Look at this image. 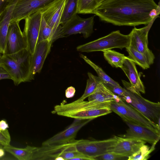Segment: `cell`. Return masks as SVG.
Listing matches in <instances>:
<instances>
[{
	"mask_svg": "<svg viewBox=\"0 0 160 160\" xmlns=\"http://www.w3.org/2000/svg\"><path fill=\"white\" fill-rule=\"evenodd\" d=\"M159 2L154 0H106L93 13L102 21L115 25L135 26L147 25L158 17Z\"/></svg>",
	"mask_w": 160,
	"mask_h": 160,
	"instance_id": "6da1fadb",
	"label": "cell"
},
{
	"mask_svg": "<svg viewBox=\"0 0 160 160\" xmlns=\"http://www.w3.org/2000/svg\"><path fill=\"white\" fill-rule=\"evenodd\" d=\"M110 102H101L78 99L70 103L55 106L52 112L75 119L92 120L111 113Z\"/></svg>",
	"mask_w": 160,
	"mask_h": 160,
	"instance_id": "7a4b0ae2",
	"label": "cell"
},
{
	"mask_svg": "<svg viewBox=\"0 0 160 160\" xmlns=\"http://www.w3.org/2000/svg\"><path fill=\"white\" fill-rule=\"evenodd\" d=\"M31 54L27 48L0 56V66L9 73L15 85L33 79L31 72Z\"/></svg>",
	"mask_w": 160,
	"mask_h": 160,
	"instance_id": "3957f363",
	"label": "cell"
},
{
	"mask_svg": "<svg viewBox=\"0 0 160 160\" xmlns=\"http://www.w3.org/2000/svg\"><path fill=\"white\" fill-rule=\"evenodd\" d=\"M124 96L121 98L150 121L160 127V103L151 102L143 98L140 93L124 88Z\"/></svg>",
	"mask_w": 160,
	"mask_h": 160,
	"instance_id": "277c9868",
	"label": "cell"
},
{
	"mask_svg": "<svg viewBox=\"0 0 160 160\" xmlns=\"http://www.w3.org/2000/svg\"><path fill=\"white\" fill-rule=\"evenodd\" d=\"M129 44V34H123L119 30H117L103 37L78 46L76 49L78 51L82 52H103L114 48L122 49L128 47Z\"/></svg>",
	"mask_w": 160,
	"mask_h": 160,
	"instance_id": "5b68a950",
	"label": "cell"
},
{
	"mask_svg": "<svg viewBox=\"0 0 160 160\" xmlns=\"http://www.w3.org/2000/svg\"><path fill=\"white\" fill-rule=\"evenodd\" d=\"M109 108L124 120L144 126L160 132V127L150 121L120 97L110 102Z\"/></svg>",
	"mask_w": 160,
	"mask_h": 160,
	"instance_id": "8992f818",
	"label": "cell"
},
{
	"mask_svg": "<svg viewBox=\"0 0 160 160\" xmlns=\"http://www.w3.org/2000/svg\"><path fill=\"white\" fill-rule=\"evenodd\" d=\"M118 139V136H114L102 140H75L73 143L77 151L95 160L97 157L108 152L109 149L115 144Z\"/></svg>",
	"mask_w": 160,
	"mask_h": 160,
	"instance_id": "52a82bcc",
	"label": "cell"
},
{
	"mask_svg": "<svg viewBox=\"0 0 160 160\" xmlns=\"http://www.w3.org/2000/svg\"><path fill=\"white\" fill-rule=\"evenodd\" d=\"M158 17L155 18L146 26L140 28H133L129 34V45L142 53L150 65L154 63L155 56L148 48V35L154 22Z\"/></svg>",
	"mask_w": 160,
	"mask_h": 160,
	"instance_id": "ba28073f",
	"label": "cell"
},
{
	"mask_svg": "<svg viewBox=\"0 0 160 160\" xmlns=\"http://www.w3.org/2000/svg\"><path fill=\"white\" fill-rule=\"evenodd\" d=\"M57 0H17L13 9L11 22H19L41 10Z\"/></svg>",
	"mask_w": 160,
	"mask_h": 160,
	"instance_id": "9c48e42d",
	"label": "cell"
},
{
	"mask_svg": "<svg viewBox=\"0 0 160 160\" xmlns=\"http://www.w3.org/2000/svg\"><path fill=\"white\" fill-rule=\"evenodd\" d=\"M94 24V16L84 18H81L77 14L62 26L63 36L64 37L79 33L82 34L84 38H87L93 32Z\"/></svg>",
	"mask_w": 160,
	"mask_h": 160,
	"instance_id": "30bf717a",
	"label": "cell"
},
{
	"mask_svg": "<svg viewBox=\"0 0 160 160\" xmlns=\"http://www.w3.org/2000/svg\"><path fill=\"white\" fill-rule=\"evenodd\" d=\"M42 18L41 10L27 16L25 22L23 34L26 39L27 49L32 54L38 43Z\"/></svg>",
	"mask_w": 160,
	"mask_h": 160,
	"instance_id": "8fae6325",
	"label": "cell"
},
{
	"mask_svg": "<svg viewBox=\"0 0 160 160\" xmlns=\"http://www.w3.org/2000/svg\"><path fill=\"white\" fill-rule=\"evenodd\" d=\"M26 39L19 26V22H11L4 53L9 54L27 48Z\"/></svg>",
	"mask_w": 160,
	"mask_h": 160,
	"instance_id": "7c38bea8",
	"label": "cell"
},
{
	"mask_svg": "<svg viewBox=\"0 0 160 160\" xmlns=\"http://www.w3.org/2000/svg\"><path fill=\"white\" fill-rule=\"evenodd\" d=\"M91 120L76 119L66 129L43 142L42 146L57 145L73 141L79 131Z\"/></svg>",
	"mask_w": 160,
	"mask_h": 160,
	"instance_id": "4fadbf2b",
	"label": "cell"
},
{
	"mask_svg": "<svg viewBox=\"0 0 160 160\" xmlns=\"http://www.w3.org/2000/svg\"><path fill=\"white\" fill-rule=\"evenodd\" d=\"M128 128L124 134L119 135L124 138L139 139L152 144H156L160 138V132L147 127L124 120Z\"/></svg>",
	"mask_w": 160,
	"mask_h": 160,
	"instance_id": "5bb4252c",
	"label": "cell"
},
{
	"mask_svg": "<svg viewBox=\"0 0 160 160\" xmlns=\"http://www.w3.org/2000/svg\"><path fill=\"white\" fill-rule=\"evenodd\" d=\"M66 0H57L41 10L42 17L48 25L56 30L60 28V19Z\"/></svg>",
	"mask_w": 160,
	"mask_h": 160,
	"instance_id": "9a60e30c",
	"label": "cell"
},
{
	"mask_svg": "<svg viewBox=\"0 0 160 160\" xmlns=\"http://www.w3.org/2000/svg\"><path fill=\"white\" fill-rule=\"evenodd\" d=\"M53 42L46 40L37 43L33 53L31 54V72L32 75L40 72L44 61L50 51Z\"/></svg>",
	"mask_w": 160,
	"mask_h": 160,
	"instance_id": "2e32d148",
	"label": "cell"
},
{
	"mask_svg": "<svg viewBox=\"0 0 160 160\" xmlns=\"http://www.w3.org/2000/svg\"><path fill=\"white\" fill-rule=\"evenodd\" d=\"M115 144L108 152H112L129 156L138 151L146 142L139 139L118 136Z\"/></svg>",
	"mask_w": 160,
	"mask_h": 160,
	"instance_id": "e0dca14e",
	"label": "cell"
},
{
	"mask_svg": "<svg viewBox=\"0 0 160 160\" xmlns=\"http://www.w3.org/2000/svg\"><path fill=\"white\" fill-rule=\"evenodd\" d=\"M136 65L132 60L127 57L121 69L128 78L132 88L138 92L145 93V87L141 79L140 75L138 73Z\"/></svg>",
	"mask_w": 160,
	"mask_h": 160,
	"instance_id": "ac0fdd59",
	"label": "cell"
},
{
	"mask_svg": "<svg viewBox=\"0 0 160 160\" xmlns=\"http://www.w3.org/2000/svg\"><path fill=\"white\" fill-rule=\"evenodd\" d=\"M17 0H12L0 15V53H4L13 8Z\"/></svg>",
	"mask_w": 160,
	"mask_h": 160,
	"instance_id": "d6986e66",
	"label": "cell"
},
{
	"mask_svg": "<svg viewBox=\"0 0 160 160\" xmlns=\"http://www.w3.org/2000/svg\"><path fill=\"white\" fill-rule=\"evenodd\" d=\"M118 97L112 92L102 81L98 84L93 92L88 96V101L101 102L114 101Z\"/></svg>",
	"mask_w": 160,
	"mask_h": 160,
	"instance_id": "ffe728a7",
	"label": "cell"
},
{
	"mask_svg": "<svg viewBox=\"0 0 160 160\" xmlns=\"http://www.w3.org/2000/svg\"><path fill=\"white\" fill-rule=\"evenodd\" d=\"M63 37H64L62 26L58 29L54 30L48 25L42 17L38 43L46 40L53 42L57 39Z\"/></svg>",
	"mask_w": 160,
	"mask_h": 160,
	"instance_id": "44dd1931",
	"label": "cell"
},
{
	"mask_svg": "<svg viewBox=\"0 0 160 160\" xmlns=\"http://www.w3.org/2000/svg\"><path fill=\"white\" fill-rule=\"evenodd\" d=\"M3 149L19 160H32L37 147L27 146L24 148H19L10 145L4 146Z\"/></svg>",
	"mask_w": 160,
	"mask_h": 160,
	"instance_id": "7402d4cb",
	"label": "cell"
},
{
	"mask_svg": "<svg viewBox=\"0 0 160 160\" xmlns=\"http://www.w3.org/2000/svg\"><path fill=\"white\" fill-rule=\"evenodd\" d=\"M103 52L105 59L112 67L121 68L127 56L112 49L105 50Z\"/></svg>",
	"mask_w": 160,
	"mask_h": 160,
	"instance_id": "603a6c76",
	"label": "cell"
},
{
	"mask_svg": "<svg viewBox=\"0 0 160 160\" xmlns=\"http://www.w3.org/2000/svg\"><path fill=\"white\" fill-rule=\"evenodd\" d=\"M78 0H66L60 19L63 26L77 14Z\"/></svg>",
	"mask_w": 160,
	"mask_h": 160,
	"instance_id": "cb8c5ba5",
	"label": "cell"
},
{
	"mask_svg": "<svg viewBox=\"0 0 160 160\" xmlns=\"http://www.w3.org/2000/svg\"><path fill=\"white\" fill-rule=\"evenodd\" d=\"M126 48L128 54V57L136 64L138 65L143 69H148L150 68V65L142 53L130 45Z\"/></svg>",
	"mask_w": 160,
	"mask_h": 160,
	"instance_id": "d4e9b609",
	"label": "cell"
},
{
	"mask_svg": "<svg viewBox=\"0 0 160 160\" xmlns=\"http://www.w3.org/2000/svg\"><path fill=\"white\" fill-rule=\"evenodd\" d=\"M80 56L95 70L98 75V77L103 81L112 84L118 87H121L118 82L111 78L101 67L93 62L86 56L82 54H80Z\"/></svg>",
	"mask_w": 160,
	"mask_h": 160,
	"instance_id": "484cf974",
	"label": "cell"
},
{
	"mask_svg": "<svg viewBox=\"0 0 160 160\" xmlns=\"http://www.w3.org/2000/svg\"><path fill=\"white\" fill-rule=\"evenodd\" d=\"M88 78L87 80L86 88L82 95L78 99L84 100L91 94L95 89L98 84L102 81L98 77L94 75L90 72L88 73Z\"/></svg>",
	"mask_w": 160,
	"mask_h": 160,
	"instance_id": "4316f807",
	"label": "cell"
},
{
	"mask_svg": "<svg viewBox=\"0 0 160 160\" xmlns=\"http://www.w3.org/2000/svg\"><path fill=\"white\" fill-rule=\"evenodd\" d=\"M98 0H78L77 13H93L99 5Z\"/></svg>",
	"mask_w": 160,
	"mask_h": 160,
	"instance_id": "83f0119b",
	"label": "cell"
},
{
	"mask_svg": "<svg viewBox=\"0 0 160 160\" xmlns=\"http://www.w3.org/2000/svg\"><path fill=\"white\" fill-rule=\"evenodd\" d=\"M156 144H152L150 147L144 144L139 150L129 156L128 160H147L150 157V154L155 149Z\"/></svg>",
	"mask_w": 160,
	"mask_h": 160,
	"instance_id": "f1b7e54d",
	"label": "cell"
},
{
	"mask_svg": "<svg viewBox=\"0 0 160 160\" xmlns=\"http://www.w3.org/2000/svg\"><path fill=\"white\" fill-rule=\"evenodd\" d=\"M128 157L125 155L110 152L97 157L95 160H128Z\"/></svg>",
	"mask_w": 160,
	"mask_h": 160,
	"instance_id": "f546056e",
	"label": "cell"
},
{
	"mask_svg": "<svg viewBox=\"0 0 160 160\" xmlns=\"http://www.w3.org/2000/svg\"><path fill=\"white\" fill-rule=\"evenodd\" d=\"M105 85L114 94L118 96L120 98L123 97L124 94L125 89L121 87H118L112 84L104 82Z\"/></svg>",
	"mask_w": 160,
	"mask_h": 160,
	"instance_id": "4dcf8cb0",
	"label": "cell"
},
{
	"mask_svg": "<svg viewBox=\"0 0 160 160\" xmlns=\"http://www.w3.org/2000/svg\"><path fill=\"white\" fill-rule=\"evenodd\" d=\"M11 137L8 129L0 130V142L4 146L9 145Z\"/></svg>",
	"mask_w": 160,
	"mask_h": 160,
	"instance_id": "1f68e13d",
	"label": "cell"
},
{
	"mask_svg": "<svg viewBox=\"0 0 160 160\" xmlns=\"http://www.w3.org/2000/svg\"><path fill=\"white\" fill-rule=\"evenodd\" d=\"M76 90L75 88L72 86L68 87L65 91V96L67 98H71L73 97L75 94Z\"/></svg>",
	"mask_w": 160,
	"mask_h": 160,
	"instance_id": "d6a6232c",
	"label": "cell"
},
{
	"mask_svg": "<svg viewBox=\"0 0 160 160\" xmlns=\"http://www.w3.org/2000/svg\"><path fill=\"white\" fill-rule=\"evenodd\" d=\"M3 79H12V78L7 71L0 66V80Z\"/></svg>",
	"mask_w": 160,
	"mask_h": 160,
	"instance_id": "836d02e7",
	"label": "cell"
},
{
	"mask_svg": "<svg viewBox=\"0 0 160 160\" xmlns=\"http://www.w3.org/2000/svg\"><path fill=\"white\" fill-rule=\"evenodd\" d=\"M12 0H0V15Z\"/></svg>",
	"mask_w": 160,
	"mask_h": 160,
	"instance_id": "e575fe53",
	"label": "cell"
},
{
	"mask_svg": "<svg viewBox=\"0 0 160 160\" xmlns=\"http://www.w3.org/2000/svg\"><path fill=\"white\" fill-rule=\"evenodd\" d=\"M9 128L8 124L4 120L0 121V130H5Z\"/></svg>",
	"mask_w": 160,
	"mask_h": 160,
	"instance_id": "d590c367",
	"label": "cell"
},
{
	"mask_svg": "<svg viewBox=\"0 0 160 160\" xmlns=\"http://www.w3.org/2000/svg\"><path fill=\"white\" fill-rule=\"evenodd\" d=\"M5 154L4 149L3 148H0V158L3 156Z\"/></svg>",
	"mask_w": 160,
	"mask_h": 160,
	"instance_id": "8d00e7d4",
	"label": "cell"
},
{
	"mask_svg": "<svg viewBox=\"0 0 160 160\" xmlns=\"http://www.w3.org/2000/svg\"><path fill=\"white\" fill-rule=\"evenodd\" d=\"M106 0H98L99 3V4L102 2L106 1Z\"/></svg>",
	"mask_w": 160,
	"mask_h": 160,
	"instance_id": "74e56055",
	"label": "cell"
},
{
	"mask_svg": "<svg viewBox=\"0 0 160 160\" xmlns=\"http://www.w3.org/2000/svg\"><path fill=\"white\" fill-rule=\"evenodd\" d=\"M0 146L3 148L4 145L1 142H0Z\"/></svg>",
	"mask_w": 160,
	"mask_h": 160,
	"instance_id": "f35d334b",
	"label": "cell"
},
{
	"mask_svg": "<svg viewBox=\"0 0 160 160\" xmlns=\"http://www.w3.org/2000/svg\"><path fill=\"white\" fill-rule=\"evenodd\" d=\"M0 148H3L0 146Z\"/></svg>",
	"mask_w": 160,
	"mask_h": 160,
	"instance_id": "ab89813d",
	"label": "cell"
}]
</instances>
